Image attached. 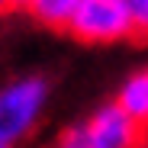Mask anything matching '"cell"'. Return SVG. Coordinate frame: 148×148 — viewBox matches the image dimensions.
Segmentation results:
<instances>
[{"label": "cell", "mask_w": 148, "mask_h": 148, "mask_svg": "<svg viewBox=\"0 0 148 148\" xmlns=\"http://www.w3.org/2000/svg\"><path fill=\"white\" fill-rule=\"evenodd\" d=\"M48 100V84L42 77H23L0 90V145H16L26 135Z\"/></svg>", "instance_id": "1"}, {"label": "cell", "mask_w": 148, "mask_h": 148, "mask_svg": "<svg viewBox=\"0 0 148 148\" xmlns=\"http://www.w3.org/2000/svg\"><path fill=\"white\" fill-rule=\"evenodd\" d=\"M64 29L74 39L90 42V45L122 42V39L135 36L126 0H81Z\"/></svg>", "instance_id": "2"}, {"label": "cell", "mask_w": 148, "mask_h": 148, "mask_svg": "<svg viewBox=\"0 0 148 148\" xmlns=\"http://www.w3.org/2000/svg\"><path fill=\"white\" fill-rule=\"evenodd\" d=\"M81 129L97 148H142L145 145V129L129 113H122L119 103L100 106L87 122H81Z\"/></svg>", "instance_id": "3"}, {"label": "cell", "mask_w": 148, "mask_h": 148, "mask_svg": "<svg viewBox=\"0 0 148 148\" xmlns=\"http://www.w3.org/2000/svg\"><path fill=\"white\" fill-rule=\"evenodd\" d=\"M116 103L122 106V113H129L142 129H148V71H138L119 87Z\"/></svg>", "instance_id": "4"}, {"label": "cell", "mask_w": 148, "mask_h": 148, "mask_svg": "<svg viewBox=\"0 0 148 148\" xmlns=\"http://www.w3.org/2000/svg\"><path fill=\"white\" fill-rule=\"evenodd\" d=\"M81 0H29V13L42 23V26H55V29H64L68 19L74 16Z\"/></svg>", "instance_id": "5"}, {"label": "cell", "mask_w": 148, "mask_h": 148, "mask_svg": "<svg viewBox=\"0 0 148 148\" xmlns=\"http://www.w3.org/2000/svg\"><path fill=\"white\" fill-rule=\"evenodd\" d=\"M135 36H148V0H126Z\"/></svg>", "instance_id": "6"}, {"label": "cell", "mask_w": 148, "mask_h": 148, "mask_svg": "<svg viewBox=\"0 0 148 148\" xmlns=\"http://www.w3.org/2000/svg\"><path fill=\"white\" fill-rule=\"evenodd\" d=\"M58 148H97V145L84 135V129H81V126H74V129H68V132L61 135Z\"/></svg>", "instance_id": "7"}, {"label": "cell", "mask_w": 148, "mask_h": 148, "mask_svg": "<svg viewBox=\"0 0 148 148\" xmlns=\"http://www.w3.org/2000/svg\"><path fill=\"white\" fill-rule=\"evenodd\" d=\"M10 7H13V0H0V13H7Z\"/></svg>", "instance_id": "8"}, {"label": "cell", "mask_w": 148, "mask_h": 148, "mask_svg": "<svg viewBox=\"0 0 148 148\" xmlns=\"http://www.w3.org/2000/svg\"><path fill=\"white\" fill-rule=\"evenodd\" d=\"M13 7H29V0H13Z\"/></svg>", "instance_id": "9"}, {"label": "cell", "mask_w": 148, "mask_h": 148, "mask_svg": "<svg viewBox=\"0 0 148 148\" xmlns=\"http://www.w3.org/2000/svg\"><path fill=\"white\" fill-rule=\"evenodd\" d=\"M0 148H7V145H0Z\"/></svg>", "instance_id": "10"}]
</instances>
